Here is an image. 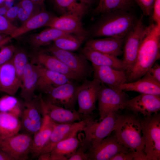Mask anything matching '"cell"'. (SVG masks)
I'll list each match as a JSON object with an SVG mask.
<instances>
[{
    "label": "cell",
    "instance_id": "1",
    "mask_svg": "<svg viewBox=\"0 0 160 160\" xmlns=\"http://www.w3.org/2000/svg\"><path fill=\"white\" fill-rule=\"evenodd\" d=\"M160 58V25L146 26L135 64L127 76V82L142 77Z\"/></svg>",
    "mask_w": 160,
    "mask_h": 160
},
{
    "label": "cell",
    "instance_id": "2",
    "mask_svg": "<svg viewBox=\"0 0 160 160\" xmlns=\"http://www.w3.org/2000/svg\"><path fill=\"white\" fill-rule=\"evenodd\" d=\"M102 15L91 29V34L94 37H125L138 19L130 10H117Z\"/></svg>",
    "mask_w": 160,
    "mask_h": 160
},
{
    "label": "cell",
    "instance_id": "3",
    "mask_svg": "<svg viewBox=\"0 0 160 160\" xmlns=\"http://www.w3.org/2000/svg\"><path fill=\"white\" fill-rule=\"evenodd\" d=\"M124 145L133 151H144L141 119L135 114L119 115L113 131Z\"/></svg>",
    "mask_w": 160,
    "mask_h": 160
},
{
    "label": "cell",
    "instance_id": "4",
    "mask_svg": "<svg viewBox=\"0 0 160 160\" xmlns=\"http://www.w3.org/2000/svg\"><path fill=\"white\" fill-rule=\"evenodd\" d=\"M119 115L118 112L111 113L100 122L94 120L95 116L88 119L82 131L85 136L83 140H80V145L84 151H90L112 133Z\"/></svg>",
    "mask_w": 160,
    "mask_h": 160
},
{
    "label": "cell",
    "instance_id": "5",
    "mask_svg": "<svg viewBox=\"0 0 160 160\" xmlns=\"http://www.w3.org/2000/svg\"><path fill=\"white\" fill-rule=\"evenodd\" d=\"M146 160H160V114L141 119Z\"/></svg>",
    "mask_w": 160,
    "mask_h": 160
},
{
    "label": "cell",
    "instance_id": "6",
    "mask_svg": "<svg viewBox=\"0 0 160 160\" xmlns=\"http://www.w3.org/2000/svg\"><path fill=\"white\" fill-rule=\"evenodd\" d=\"M42 100L40 93L31 100L25 101L20 121V130L24 133L33 136L42 127L45 116Z\"/></svg>",
    "mask_w": 160,
    "mask_h": 160
},
{
    "label": "cell",
    "instance_id": "7",
    "mask_svg": "<svg viewBox=\"0 0 160 160\" xmlns=\"http://www.w3.org/2000/svg\"><path fill=\"white\" fill-rule=\"evenodd\" d=\"M44 50L57 58L84 80L91 76L93 73L92 66L82 54L61 49L53 44Z\"/></svg>",
    "mask_w": 160,
    "mask_h": 160
},
{
    "label": "cell",
    "instance_id": "8",
    "mask_svg": "<svg viewBox=\"0 0 160 160\" xmlns=\"http://www.w3.org/2000/svg\"><path fill=\"white\" fill-rule=\"evenodd\" d=\"M146 27L143 23V16H141L125 37L123 49L122 60L126 67L127 76L136 62Z\"/></svg>",
    "mask_w": 160,
    "mask_h": 160
},
{
    "label": "cell",
    "instance_id": "9",
    "mask_svg": "<svg viewBox=\"0 0 160 160\" xmlns=\"http://www.w3.org/2000/svg\"><path fill=\"white\" fill-rule=\"evenodd\" d=\"M128 99L124 92L116 91L101 84L97 97L100 121L111 113L124 109Z\"/></svg>",
    "mask_w": 160,
    "mask_h": 160
},
{
    "label": "cell",
    "instance_id": "10",
    "mask_svg": "<svg viewBox=\"0 0 160 160\" xmlns=\"http://www.w3.org/2000/svg\"><path fill=\"white\" fill-rule=\"evenodd\" d=\"M72 80L53 89L43 97L46 102L72 111H76L75 105L80 85Z\"/></svg>",
    "mask_w": 160,
    "mask_h": 160
},
{
    "label": "cell",
    "instance_id": "11",
    "mask_svg": "<svg viewBox=\"0 0 160 160\" xmlns=\"http://www.w3.org/2000/svg\"><path fill=\"white\" fill-rule=\"evenodd\" d=\"M32 136L19 133L12 136H0V149L7 153L14 160L28 159L32 142Z\"/></svg>",
    "mask_w": 160,
    "mask_h": 160
},
{
    "label": "cell",
    "instance_id": "12",
    "mask_svg": "<svg viewBox=\"0 0 160 160\" xmlns=\"http://www.w3.org/2000/svg\"><path fill=\"white\" fill-rule=\"evenodd\" d=\"M101 85V83L94 79L92 80L86 79L80 85L77 97V112L86 118L94 116L93 111L96 109Z\"/></svg>",
    "mask_w": 160,
    "mask_h": 160
},
{
    "label": "cell",
    "instance_id": "13",
    "mask_svg": "<svg viewBox=\"0 0 160 160\" xmlns=\"http://www.w3.org/2000/svg\"><path fill=\"white\" fill-rule=\"evenodd\" d=\"M30 58V62L33 64L41 65L48 70L63 74L77 82L84 80L61 60L44 50L34 52L31 55Z\"/></svg>",
    "mask_w": 160,
    "mask_h": 160
},
{
    "label": "cell",
    "instance_id": "14",
    "mask_svg": "<svg viewBox=\"0 0 160 160\" xmlns=\"http://www.w3.org/2000/svg\"><path fill=\"white\" fill-rule=\"evenodd\" d=\"M134 152L123 145L114 132L103 140L94 149L87 153L88 160H110L117 154Z\"/></svg>",
    "mask_w": 160,
    "mask_h": 160
},
{
    "label": "cell",
    "instance_id": "15",
    "mask_svg": "<svg viewBox=\"0 0 160 160\" xmlns=\"http://www.w3.org/2000/svg\"><path fill=\"white\" fill-rule=\"evenodd\" d=\"M124 109L137 115L142 114L144 117L157 113L160 110V95L141 94L131 99H128Z\"/></svg>",
    "mask_w": 160,
    "mask_h": 160
},
{
    "label": "cell",
    "instance_id": "16",
    "mask_svg": "<svg viewBox=\"0 0 160 160\" xmlns=\"http://www.w3.org/2000/svg\"><path fill=\"white\" fill-rule=\"evenodd\" d=\"M89 118L70 124L55 123L50 136L39 155L50 153L59 142L82 131Z\"/></svg>",
    "mask_w": 160,
    "mask_h": 160
},
{
    "label": "cell",
    "instance_id": "17",
    "mask_svg": "<svg viewBox=\"0 0 160 160\" xmlns=\"http://www.w3.org/2000/svg\"><path fill=\"white\" fill-rule=\"evenodd\" d=\"M92 65L93 79L113 90L122 91L120 87L127 82V76L125 71L119 70L108 66Z\"/></svg>",
    "mask_w": 160,
    "mask_h": 160
},
{
    "label": "cell",
    "instance_id": "18",
    "mask_svg": "<svg viewBox=\"0 0 160 160\" xmlns=\"http://www.w3.org/2000/svg\"><path fill=\"white\" fill-rule=\"evenodd\" d=\"M81 18L77 15L72 14L58 17L55 16L47 26L86 39L88 33L83 26Z\"/></svg>",
    "mask_w": 160,
    "mask_h": 160
},
{
    "label": "cell",
    "instance_id": "19",
    "mask_svg": "<svg viewBox=\"0 0 160 160\" xmlns=\"http://www.w3.org/2000/svg\"><path fill=\"white\" fill-rule=\"evenodd\" d=\"M37 65L39 76L36 90L41 93H47L53 89L73 80L63 74L48 70L41 65Z\"/></svg>",
    "mask_w": 160,
    "mask_h": 160
},
{
    "label": "cell",
    "instance_id": "20",
    "mask_svg": "<svg viewBox=\"0 0 160 160\" xmlns=\"http://www.w3.org/2000/svg\"><path fill=\"white\" fill-rule=\"evenodd\" d=\"M125 37H110L91 39L86 43L88 49L117 57L123 55V49Z\"/></svg>",
    "mask_w": 160,
    "mask_h": 160
},
{
    "label": "cell",
    "instance_id": "21",
    "mask_svg": "<svg viewBox=\"0 0 160 160\" xmlns=\"http://www.w3.org/2000/svg\"><path fill=\"white\" fill-rule=\"evenodd\" d=\"M42 105L45 114L56 124H70L87 119L76 110L72 111L47 103L43 98Z\"/></svg>",
    "mask_w": 160,
    "mask_h": 160
},
{
    "label": "cell",
    "instance_id": "22",
    "mask_svg": "<svg viewBox=\"0 0 160 160\" xmlns=\"http://www.w3.org/2000/svg\"><path fill=\"white\" fill-rule=\"evenodd\" d=\"M21 85L12 59L0 65V92L15 96Z\"/></svg>",
    "mask_w": 160,
    "mask_h": 160
},
{
    "label": "cell",
    "instance_id": "23",
    "mask_svg": "<svg viewBox=\"0 0 160 160\" xmlns=\"http://www.w3.org/2000/svg\"><path fill=\"white\" fill-rule=\"evenodd\" d=\"M81 53L93 65L98 66H108L126 71V67L122 60L117 57L90 49L84 47Z\"/></svg>",
    "mask_w": 160,
    "mask_h": 160
},
{
    "label": "cell",
    "instance_id": "24",
    "mask_svg": "<svg viewBox=\"0 0 160 160\" xmlns=\"http://www.w3.org/2000/svg\"><path fill=\"white\" fill-rule=\"evenodd\" d=\"M120 89L124 92L134 91L141 94L160 95V82L147 72L139 79L122 84Z\"/></svg>",
    "mask_w": 160,
    "mask_h": 160
},
{
    "label": "cell",
    "instance_id": "25",
    "mask_svg": "<svg viewBox=\"0 0 160 160\" xmlns=\"http://www.w3.org/2000/svg\"><path fill=\"white\" fill-rule=\"evenodd\" d=\"M39 76L38 65L29 62L23 72L20 88V96L25 101L31 100L36 96L35 92Z\"/></svg>",
    "mask_w": 160,
    "mask_h": 160
},
{
    "label": "cell",
    "instance_id": "26",
    "mask_svg": "<svg viewBox=\"0 0 160 160\" xmlns=\"http://www.w3.org/2000/svg\"><path fill=\"white\" fill-rule=\"evenodd\" d=\"M55 124L45 114L42 127L33 137L30 153L33 158H38L39 155L48 141Z\"/></svg>",
    "mask_w": 160,
    "mask_h": 160
},
{
    "label": "cell",
    "instance_id": "27",
    "mask_svg": "<svg viewBox=\"0 0 160 160\" xmlns=\"http://www.w3.org/2000/svg\"><path fill=\"white\" fill-rule=\"evenodd\" d=\"M55 16L46 10L44 7L20 27L11 36L15 38L30 31L43 26H47Z\"/></svg>",
    "mask_w": 160,
    "mask_h": 160
},
{
    "label": "cell",
    "instance_id": "28",
    "mask_svg": "<svg viewBox=\"0 0 160 160\" xmlns=\"http://www.w3.org/2000/svg\"><path fill=\"white\" fill-rule=\"evenodd\" d=\"M77 134L57 144L49 153L50 160H68L80 145L81 141L77 138Z\"/></svg>",
    "mask_w": 160,
    "mask_h": 160
},
{
    "label": "cell",
    "instance_id": "29",
    "mask_svg": "<svg viewBox=\"0 0 160 160\" xmlns=\"http://www.w3.org/2000/svg\"><path fill=\"white\" fill-rule=\"evenodd\" d=\"M55 9L61 15L75 14L82 17L88 7L78 0H50Z\"/></svg>",
    "mask_w": 160,
    "mask_h": 160
},
{
    "label": "cell",
    "instance_id": "30",
    "mask_svg": "<svg viewBox=\"0 0 160 160\" xmlns=\"http://www.w3.org/2000/svg\"><path fill=\"white\" fill-rule=\"evenodd\" d=\"M67 33L57 29L50 27L39 33L29 36L28 41L32 47L37 49L42 46L49 45L57 39Z\"/></svg>",
    "mask_w": 160,
    "mask_h": 160
},
{
    "label": "cell",
    "instance_id": "31",
    "mask_svg": "<svg viewBox=\"0 0 160 160\" xmlns=\"http://www.w3.org/2000/svg\"><path fill=\"white\" fill-rule=\"evenodd\" d=\"M135 3L133 0H99L93 13L102 15L117 10H130Z\"/></svg>",
    "mask_w": 160,
    "mask_h": 160
},
{
    "label": "cell",
    "instance_id": "32",
    "mask_svg": "<svg viewBox=\"0 0 160 160\" xmlns=\"http://www.w3.org/2000/svg\"><path fill=\"white\" fill-rule=\"evenodd\" d=\"M21 129L19 118L7 112H0V136L9 137L19 133Z\"/></svg>",
    "mask_w": 160,
    "mask_h": 160
},
{
    "label": "cell",
    "instance_id": "33",
    "mask_svg": "<svg viewBox=\"0 0 160 160\" xmlns=\"http://www.w3.org/2000/svg\"><path fill=\"white\" fill-rule=\"evenodd\" d=\"M86 39L74 34L67 33L54 41L53 44L59 49L72 52L79 49Z\"/></svg>",
    "mask_w": 160,
    "mask_h": 160
},
{
    "label": "cell",
    "instance_id": "34",
    "mask_svg": "<svg viewBox=\"0 0 160 160\" xmlns=\"http://www.w3.org/2000/svg\"><path fill=\"white\" fill-rule=\"evenodd\" d=\"M18 4L19 8L17 18L22 24L44 8V6L30 0H22Z\"/></svg>",
    "mask_w": 160,
    "mask_h": 160
},
{
    "label": "cell",
    "instance_id": "35",
    "mask_svg": "<svg viewBox=\"0 0 160 160\" xmlns=\"http://www.w3.org/2000/svg\"><path fill=\"white\" fill-rule=\"evenodd\" d=\"M12 60L17 76L22 83L23 72L29 62L28 56L24 50L16 48Z\"/></svg>",
    "mask_w": 160,
    "mask_h": 160
},
{
    "label": "cell",
    "instance_id": "36",
    "mask_svg": "<svg viewBox=\"0 0 160 160\" xmlns=\"http://www.w3.org/2000/svg\"><path fill=\"white\" fill-rule=\"evenodd\" d=\"M20 103L15 96L7 94L0 98V112L9 113Z\"/></svg>",
    "mask_w": 160,
    "mask_h": 160
},
{
    "label": "cell",
    "instance_id": "37",
    "mask_svg": "<svg viewBox=\"0 0 160 160\" xmlns=\"http://www.w3.org/2000/svg\"><path fill=\"white\" fill-rule=\"evenodd\" d=\"M18 27L13 24L5 16L0 15V34L11 36Z\"/></svg>",
    "mask_w": 160,
    "mask_h": 160
},
{
    "label": "cell",
    "instance_id": "38",
    "mask_svg": "<svg viewBox=\"0 0 160 160\" xmlns=\"http://www.w3.org/2000/svg\"><path fill=\"white\" fill-rule=\"evenodd\" d=\"M16 48V47L12 45L1 47L0 49V65L11 60Z\"/></svg>",
    "mask_w": 160,
    "mask_h": 160
},
{
    "label": "cell",
    "instance_id": "39",
    "mask_svg": "<svg viewBox=\"0 0 160 160\" xmlns=\"http://www.w3.org/2000/svg\"><path fill=\"white\" fill-rule=\"evenodd\" d=\"M142 10L143 14L146 16L152 15V8L155 0H133Z\"/></svg>",
    "mask_w": 160,
    "mask_h": 160
},
{
    "label": "cell",
    "instance_id": "40",
    "mask_svg": "<svg viewBox=\"0 0 160 160\" xmlns=\"http://www.w3.org/2000/svg\"><path fill=\"white\" fill-rule=\"evenodd\" d=\"M137 152L121 153L115 155L110 160H137Z\"/></svg>",
    "mask_w": 160,
    "mask_h": 160
},
{
    "label": "cell",
    "instance_id": "41",
    "mask_svg": "<svg viewBox=\"0 0 160 160\" xmlns=\"http://www.w3.org/2000/svg\"><path fill=\"white\" fill-rule=\"evenodd\" d=\"M152 17L154 23L160 25V0H155L153 6Z\"/></svg>",
    "mask_w": 160,
    "mask_h": 160
},
{
    "label": "cell",
    "instance_id": "42",
    "mask_svg": "<svg viewBox=\"0 0 160 160\" xmlns=\"http://www.w3.org/2000/svg\"><path fill=\"white\" fill-rule=\"evenodd\" d=\"M68 160H88V155L80 146Z\"/></svg>",
    "mask_w": 160,
    "mask_h": 160
},
{
    "label": "cell",
    "instance_id": "43",
    "mask_svg": "<svg viewBox=\"0 0 160 160\" xmlns=\"http://www.w3.org/2000/svg\"><path fill=\"white\" fill-rule=\"evenodd\" d=\"M19 8L18 4L8 9L5 16L11 22L13 21L17 18Z\"/></svg>",
    "mask_w": 160,
    "mask_h": 160
},
{
    "label": "cell",
    "instance_id": "44",
    "mask_svg": "<svg viewBox=\"0 0 160 160\" xmlns=\"http://www.w3.org/2000/svg\"><path fill=\"white\" fill-rule=\"evenodd\" d=\"M147 72L155 80L160 82V65L159 64L155 63Z\"/></svg>",
    "mask_w": 160,
    "mask_h": 160
},
{
    "label": "cell",
    "instance_id": "45",
    "mask_svg": "<svg viewBox=\"0 0 160 160\" xmlns=\"http://www.w3.org/2000/svg\"><path fill=\"white\" fill-rule=\"evenodd\" d=\"M0 160H14L7 153L0 149Z\"/></svg>",
    "mask_w": 160,
    "mask_h": 160
},
{
    "label": "cell",
    "instance_id": "46",
    "mask_svg": "<svg viewBox=\"0 0 160 160\" xmlns=\"http://www.w3.org/2000/svg\"><path fill=\"white\" fill-rule=\"evenodd\" d=\"M79 1L81 2L89 7L97 2L98 3L99 0H79Z\"/></svg>",
    "mask_w": 160,
    "mask_h": 160
},
{
    "label": "cell",
    "instance_id": "47",
    "mask_svg": "<svg viewBox=\"0 0 160 160\" xmlns=\"http://www.w3.org/2000/svg\"><path fill=\"white\" fill-rule=\"evenodd\" d=\"M4 6L8 9L14 6V2L12 0H5Z\"/></svg>",
    "mask_w": 160,
    "mask_h": 160
},
{
    "label": "cell",
    "instance_id": "48",
    "mask_svg": "<svg viewBox=\"0 0 160 160\" xmlns=\"http://www.w3.org/2000/svg\"><path fill=\"white\" fill-rule=\"evenodd\" d=\"M4 35H3L2 34H0V43L5 41H9L12 38L11 37H5Z\"/></svg>",
    "mask_w": 160,
    "mask_h": 160
},
{
    "label": "cell",
    "instance_id": "49",
    "mask_svg": "<svg viewBox=\"0 0 160 160\" xmlns=\"http://www.w3.org/2000/svg\"><path fill=\"white\" fill-rule=\"evenodd\" d=\"M7 9L5 6L0 7V15L5 16Z\"/></svg>",
    "mask_w": 160,
    "mask_h": 160
},
{
    "label": "cell",
    "instance_id": "50",
    "mask_svg": "<svg viewBox=\"0 0 160 160\" xmlns=\"http://www.w3.org/2000/svg\"><path fill=\"white\" fill-rule=\"evenodd\" d=\"M33 2L37 3L42 6H44V2L45 0H30Z\"/></svg>",
    "mask_w": 160,
    "mask_h": 160
},
{
    "label": "cell",
    "instance_id": "51",
    "mask_svg": "<svg viewBox=\"0 0 160 160\" xmlns=\"http://www.w3.org/2000/svg\"><path fill=\"white\" fill-rule=\"evenodd\" d=\"M5 0H0V7L1 5L4 2Z\"/></svg>",
    "mask_w": 160,
    "mask_h": 160
},
{
    "label": "cell",
    "instance_id": "52",
    "mask_svg": "<svg viewBox=\"0 0 160 160\" xmlns=\"http://www.w3.org/2000/svg\"></svg>",
    "mask_w": 160,
    "mask_h": 160
}]
</instances>
